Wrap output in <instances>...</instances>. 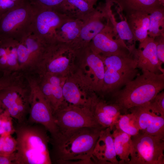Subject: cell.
<instances>
[{"instance_id":"484cf974","label":"cell","mask_w":164,"mask_h":164,"mask_svg":"<svg viewBox=\"0 0 164 164\" xmlns=\"http://www.w3.org/2000/svg\"><path fill=\"white\" fill-rule=\"evenodd\" d=\"M114 148L120 164H128L130 161L131 136L114 128L112 131Z\"/></svg>"},{"instance_id":"8d00e7d4","label":"cell","mask_w":164,"mask_h":164,"mask_svg":"<svg viewBox=\"0 0 164 164\" xmlns=\"http://www.w3.org/2000/svg\"><path fill=\"white\" fill-rule=\"evenodd\" d=\"M15 153L10 155L0 154V164H15Z\"/></svg>"},{"instance_id":"4dcf8cb0","label":"cell","mask_w":164,"mask_h":164,"mask_svg":"<svg viewBox=\"0 0 164 164\" xmlns=\"http://www.w3.org/2000/svg\"><path fill=\"white\" fill-rule=\"evenodd\" d=\"M12 118L6 109L0 114V136L12 135L15 132Z\"/></svg>"},{"instance_id":"cb8c5ba5","label":"cell","mask_w":164,"mask_h":164,"mask_svg":"<svg viewBox=\"0 0 164 164\" xmlns=\"http://www.w3.org/2000/svg\"><path fill=\"white\" fill-rule=\"evenodd\" d=\"M125 13V17L136 41L142 42L148 36L150 23L149 14L142 12Z\"/></svg>"},{"instance_id":"5bb4252c","label":"cell","mask_w":164,"mask_h":164,"mask_svg":"<svg viewBox=\"0 0 164 164\" xmlns=\"http://www.w3.org/2000/svg\"><path fill=\"white\" fill-rule=\"evenodd\" d=\"M46 45L31 32L18 41L17 54L21 72L24 75L34 73Z\"/></svg>"},{"instance_id":"e0dca14e","label":"cell","mask_w":164,"mask_h":164,"mask_svg":"<svg viewBox=\"0 0 164 164\" xmlns=\"http://www.w3.org/2000/svg\"><path fill=\"white\" fill-rule=\"evenodd\" d=\"M128 111L136 116L140 132L164 139V117L152 111L147 102L133 107Z\"/></svg>"},{"instance_id":"2e32d148","label":"cell","mask_w":164,"mask_h":164,"mask_svg":"<svg viewBox=\"0 0 164 164\" xmlns=\"http://www.w3.org/2000/svg\"><path fill=\"white\" fill-rule=\"evenodd\" d=\"M106 2L104 6L95 9L94 13L84 22L78 37L71 44L76 49L88 45L93 38L106 26L108 21L106 23L104 22L109 17L111 4L109 2Z\"/></svg>"},{"instance_id":"9a60e30c","label":"cell","mask_w":164,"mask_h":164,"mask_svg":"<svg viewBox=\"0 0 164 164\" xmlns=\"http://www.w3.org/2000/svg\"><path fill=\"white\" fill-rule=\"evenodd\" d=\"M90 46L94 52L102 57L126 55L131 51L130 47H128L115 32L109 19L104 29L93 38Z\"/></svg>"},{"instance_id":"1f68e13d","label":"cell","mask_w":164,"mask_h":164,"mask_svg":"<svg viewBox=\"0 0 164 164\" xmlns=\"http://www.w3.org/2000/svg\"><path fill=\"white\" fill-rule=\"evenodd\" d=\"M16 145V138L11 135L0 136V154L10 155L15 153Z\"/></svg>"},{"instance_id":"8fae6325","label":"cell","mask_w":164,"mask_h":164,"mask_svg":"<svg viewBox=\"0 0 164 164\" xmlns=\"http://www.w3.org/2000/svg\"><path fill=\"white\" fill-rule=\"evenodd\" d=\"M53 115L59 130L102 127L95 119L91 108L73 105L64 101Z\"/></svg>"},{"instance_id":"836d02e7","label":"cell","mask_w":164,"mask_h":164,"mask_svg":"<svg viewBox=\"0 0 164 164\" xmlns=\"http://www.w3.org/2000/svg\"><path fill=\"white\" fill-rule=\"evenodd\" d=\"M29 0H0V18L11 10L23 5Z\"/></svg>"},{"instance_id":"277c9868","label":"cell","mask_w":164,"mask_h":164,"mask_svg":"<svg viewBox=\"0 0 164 164\" xmlns=\"http://www.w3.org/2000/svg\"><path fill=\"white\" fill-rule=\"evenodd\" d=\"M134 46L128 54L101 57L105 66L103 84L99 97L104 99L123 87L140 73Z\"/></svg>"},{"instance_id":"ac0fdd59","label":"cell","mask_w":164,"mask_h":164,"mask_svg":"<svg viewBox=\"0 0 164 164\" xmlns=\"http://www.w3.org/2000/svg\"><path fill=\"white\" fill-rule=\"evenodd\" d=\"M35 75L53 114L64 101L63 88L67 77L53 74Z\"/></svg>"},{"instance_id":"30bf717a","label":"cell","mask_w":164,"mask_h":164,"mask_svg":"<svg viewBox=\"0 0 164 164\" xmlns=\"http://www.w3.org/2000/svg\"><path fill=\"white\" fill-rule=\"evenodd\" d=\"M32 4L34 8V14L31 32L46 44L57 40L56 29L69 17L56 9Z\"/></svg>"},{"instance_id":"7c38bea8","label":"cell","mask_w":164,"mask_h":164,"mask_svg":"<svg viewBox=\"0 0 164 164\" xmlns=\"http://www.w3.org/2000/svg\"><path fill=\"white\" fill-rule=\"evenodd\" d=\"M76 68L96 93L100 94L103 85L105 66L101 57L91 48L90 44L77 50Z\"/></svg>"},{"instance_id":"f1b7e54d","label":"cell","mask_w":164,"mask_h":164,"mask_svg":"<svg viewBox=\"0 0 164 164\" xmlns=\"http://www.w3.org/2000/svg\"><path fill=\"white\" fill-rule=\"evenodd\" d=\"M114 128L131 136L135 135L140 132L137 118L131 112L121 114Z\"/></svg>"},{"instance_id":"44dd1931","label":"cell","mask_w":164,"mask_h":164,"mask_svg":"<svg viewBox=\"0 0 164 164\" xmlns=\"http://www.w3.org/2000/svg\"><path fill=\"white\" fill-rule=\"evenodd\" d=\"M112 131L109 128L101 130L92 153L94 164H120L117 158Z\"/></svg>"},{"instance_id":"ffe728a7","label":"cell","mask_w":164,"mask_h":164,"mask_svg":"<svg viewBox=\"0 0 164 164\" xmlns=\"http://www.w3.org/2000/svg\"><path fill=\"white\" fill-rule=\"evenodd\" d=\"M91 109L97 123L103 128H109L112 131L121 112L117 104L107 101L97 94L93 99Z\"/></svg>"},{"instance_id":"f546056e","label":"cell","mask_w":164,"mask_h":164,"mask_svg":"<svg viewBox=\"0 0 164 164\" xmlns=\"http://www.w3.org/2000/svg\"><path fill=\"white\" fill-rule=\"evenodd\" d=\"M124 17V20L116 22L111 11L109 19L114 30L119 38L124 41L127 40L129 43H132L135 42L136 40L125 17Z\"/></svg>"},{"instance_id":"74e56055","label":"cell","mask_w":164,"mask_h":164,"mask_svg":"<svg viewBox=\"0 0 164 164\" xmlns=\"http://www.w3.org/2000/svg\"><path fill=\"white\" fill-rule=\"evenodd\" d=\"M89 4L94 6V5L97 2L98 0H84Z\"/></svg>"},{"instance_id":"d590c367","label":"cell","mask_w":164,"mask_h":164,"mask_svg":"<svg viewBox=\"0 0 164 164\" xmlns=\"http://www.w3.org/2000/svg\"><path fill=\"white\" fill-rule=\"evenodd\" d=\"M156 45L157 56L159 61L164 63V35L159 36L154 38Z\"/></svg>"},{"instance_id":"9c48e42d","label":"cell","mask_w":164,"mask_h":164,"mask_svg":"<svg viewBox=\"0 0 164 164\" xmlns=\"http://www.w3.org/2000/svg\"><path fill=\"white\" fill-rule=\"evenodd\" d=\"M33 14L30 1L4 14L0 18V37L20 41L31 32Z\"/></svg>"},{"instance_id":"d6a6232c","label":"cell","mask_w":164,"mask_h":164,"mask_svg":"<svg viewBox=\"0 0 164 164\" xmlns=\"http://www.w3.org/2000/svg\"><path fill=\"white\" fill-rule=\"evenodd\" d=\"M149 109L154 113L164 117V92H159L147 102Z\"/></svg>"},{"instance_id":"4fadbf2b","label":"cell","mask_w":164,"mask_h":164,"mask_svg":"<svg viewBox=\"0 0 164 164\" xmlns=\"http://www.w3.org/2000/svg\"><path fill=\"white\" fill-rule=\"evenodd\" d=\"M64 101L74 105L90 108L97 94L90 83L77 68L67 76L63 88Z\"/></svg>"},{"instance_id":"3957f363","label":"cell","mask_w":164,"mask_h":164,"mask_svg":"<svg viewBox=\"0 0 164 164\" xmlns=\"http://www.w3.org/2000/svg\"><path fill=\"white\" fill-rule=\"evenodd\" d=\"M133 80L112 94L108 102L117 104L121 111L150 101L164 88V73L142 70Z\"/></svg>"},{"instance_id":"d6986e66","label":"cell","mask_w":164,"mask_h":164,"mask_svg":"<svg viewBox=\"0 0 164 164\" xmlns=\"http://www.w3.org/2000/svg\"><path fill=\"white\" fill-rule=\"evenodd\" d=\"M134 53L137 63V67L155 73H164L162 64L159 60L157 54L156 45L154 38L147 36L140 43L138 48L135 47Z\"/></svg>"},{"instance_id":"f35d334b","label":"cell","mask_w":164,"mask_h":164,"mask_svg":"<svg viewBox=\"0 0 164 164\" xmlns=\"http://www.w3.org/2000/svg\"><path fill=\"white\" fill-rule=\"evenodd\" d=\"M160 4L162 6L164 5V0H159Z\"/></svg>"},{"instance_id":"7a4b0ae2","label":"cell","mask_w":164,"mask_h":164,"mask_svg":"<svg viewBox=\"0 0 164 164\" xmlns=\"http://www.w3.org/2000/svg\"><path fill=\"white\" fill-rule=\"evenodd\" d=\"M15 128L16 149L15 164H51L48 144L50 137L43 126L27 121Z\"/></svg>"},{"instance_id":"8992f818","label":"cell","mask_w":164,"mask_h":164,"mask_svg":"<svg viewBox=\"0 0 164 164\" xmlns=\"http://www.w3.org/2000/svg\"><path fill=\"white\" fill-rule=\"evenodd\" d=\"M30 89L25 76L0 90V101L18 124L26 122L29 114Z\"/></svg>"},{"instance_id":"7402d4cb","label":"cell","mask_w":164,"mask_h":164,"mask_svg":"<svg viewBox=\"0 0 164 164\" xmlns=\"http://www.w3.org/2000/svg\"><path fill=\"white\" fill-rule=\"evenodd\" d=\"M18 43L17 40L0 37V71L3 75L20 71L17 54Z\"/></svg>"},{"instance_id":"d4e9b609","label":"cell","mask_w":164,"mask_h":164,"mask_svg":"<svg viewBox=\"0 0 164 164\" xmlns=\"http://www.w3.org/2000/svg\"><path fill=\"white\" fill-rule=\"evenodd\" d=\"M83 23L78 19L68 18L56 29V40L72 44L78 37Z\"/></svg>"},{"instance_id":"603a6c76","label":"cell","mask_w":164,"mask_h":164,"mask_svg":"<svg viewBox=\"0 0 164 164\" xmlns=\"http://www.w3.org/2000/svg\"><path fill=\"white\" fill-rule=\"evenodd\" d=\"M56 9L69 17L84 22L94 13L95 9L84 0H64Z\"/></svg>"},{"instance_id":"ba28073f","label":"cell","mask_w":164,"mask_h":164,"mask_svg":"<svg viewBox=\"0 0 164 164\" xmlns=\"http://www.w3.org/2000/svg\"><path fill=\"white\" fill-rule=\"evenodd\" d=\"M131 141L128 164H164V139L139 132Z\"/></svg>"},{"instance_id":"5b68a950","label":"cell","mask_w":164,"mask_h":164,"mask_svg":"<svg viewBox=\"0 0 164 164\" xmlns=\"http://www.w3.org/2000/svg\"><path fill=\"white\" fill-rule=\"evenodd\" d=\"M77 55L70 44L57 40L47 44L34 74L67 77L76 69Z\"/></svg>"},{"instance_id":"83f0119b","label":"cell","mask_w":164,"mask_h":164,"mask_svg":"<svg viewBox=\"0 0 164 164\" xmlns=\"http://www.w3.org/2000/svg\"><path fill=\"white\" fill-rule=\"evenodd\" d=\"M149 15V26L148 36L154 38L164 35V8L160 5L154 9Z\"/></svg>"},{"instance_id":"52a82bcc","label":"cell","mask_w":164,"mask_h":164,"mask_svg":"<svg viewBox=\"0 0 164 164\" xmlns=\"http://www.w3.org/2000/svg\"><path fill=\"white\" fill-rule=\"evenodd\" d=\"M25 76L30 89V109L27 121L31 124L41 125L50 135L55 134L58 128L50 105L39 88L36 76L28 74Z\"/></svg>"},{"instance_id":"4316f807","label":"cell","mask_w":164,"mask_h":164,"mask_svg":"<svg viewBox=\"0 0 164 164\" xmlns=\"http://www.w3.org/2000/svg\"><path fill=\"white\" fill-rule=\"evenodd\" d=\"M120 9L125 13L142 12L150 13L160 5L159 0H115Z\"/></svg>"},{"instance_id":"6da1fadb","label":"cell","mask_w":164,"mask_h":164,"mask_svg":"<svg viewBox=\"0 0 164 164\" xmlns=\"http://www.w3.org/2000/svg\"><path fill=\"white\" fill-rule=\"evenodd\" d=\"M99 127L59 130L50 135L52 163L94 164L92 153L101 130Z\"/></svg>"},{"instance_id":"e575fe53","label":"cell","mask_w":164,"mask_h":164,"mask_svg":"<svg viewBox=\"0 0 164 164\" xmlns=\"http://www.w3.org/2000/svg\"><path fill=\"white\" fill-rule=\"evenodd\" d=\"M64 0H29L31 3L43 7L57 9Z\"/></svg>"}]
</instances>
